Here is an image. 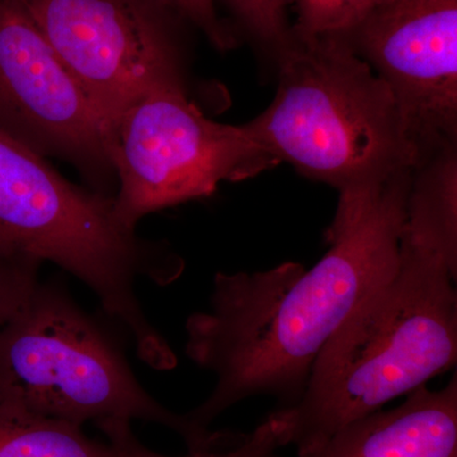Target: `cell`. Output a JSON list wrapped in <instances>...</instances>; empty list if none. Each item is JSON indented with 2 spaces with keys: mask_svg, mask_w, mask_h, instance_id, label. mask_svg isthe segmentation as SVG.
Segmentation results:
<instances>
[{
  "mask_svg": "<svg viewBox=\"0 0 457 457\" xmlns=\"http://www.w3.org/2000/svg\"><path fill=\"white\" fill-rule=\"evenodd\" d=\"M345 37L392 92L418 165L457 145V0H389Z\"/></svg>",
  "mask_w": 457,
  "mask_h": 457,
  "instance_id": "cell-9",
  "label": "cell"
},
{
  "mask_svg": "<svg viewBox=\"0 0 457 457\" xmlns=\"http://www.w3.org/2000/svg\"><path fill=\"white\" fill-rule=\"evenodd\" d=\"M0 251L50 262L79 279L107 315L130 333L150 368L177 366L170 343L149 320L137 285L173 284L185 263L163 242L122 225L111 195L74 185L45 156L0 130Z\"/></svg>",
  "mask_w": 457,
  "mask_h": 457,
  "instance_id": "cell-3",
  "label": "cell"
},
{
  "mask_svg": "<svg viewBox=\"0 0 457 457\" xmlns=\"http://www.w3.org/2000/svg\"><path fill=\"white\" fill-rule=\"evenodd\" d=\"M0 130L75 165L106 194V123L21 0H0Z\"/></svg>",
  "mask_w": 457,
  "mask_h": 457,
  "instance_id": "cell-8",
  "label": "cell"
},
{
  "mask_svg": "<svg viewBox=\"0 0 457 457\" xmlns=\"http://www.w3.org/2000/svg\"><path fill=\"white\" fill-rule=\"evenodd\" d=\"M0 457H117L83 427L0 403Z\"/></svg>",
  "mask_w": 457,
  "mask_h": 457,
  "instance_id": "cell-12",
  "label": "cell"
},
{
  "mask_svg": "<svg viewBox=\"0 0 457 457\" xmlns=\"http://www.w3.org/2000/svg\"><path fill=\"white\" fill-rule=\"evenodd\" d=\"M119 189L114 213L137 228L141 219L212 196L222 182L252 179L276 162L245 125L213 122L187 97L185 83L147 93L110 131Z\"/></svg>",
  "mask_w": 457,
  "mask_h": 457,
  "instance_id": "cell-6",
  "label": "cell"
},
{
  "mask_svg": "<svg viewBox=\"0 0 457 457\" xmlns=\"http://www.w3.org/2000/svg\"><path fill=\"white\" fill-rule=\"evenodd\" d=\"M41 262L0 251V333L29 302L40 282Z\"/></svg>",
  "mask_w": 457,
  "mask_h": 457,
  "instance_id": "cell-15",
  "label": "cell"
},
{
  "mask_svg": "<svg viewBox=\"0 0 457 457\" xmlns=\"http://www.w3.org/2000/svg\"><path fill=\"white\" fill-rule=\"evenodd\" d=\"M164 7L179 11L206 35L213 46L228 50L234 46V37L221 22L216 11V0H158Z\"/></svg>",
  "mask_w": 457,
  "mask_h": 457,
  "instance_id": "cell-17",
  "label": "cell"
},
{
  "mask_svg": "<svg viewBox=\"0 0 457 457\" xmlns=\"http://www.w3.org/2000/svg\"><path fill=\"white\" fill-rule=\"evenodd\" d=\"M0 403L83 427L107 420L167 427L189 453L222 449L239 435L204 431L146 392L121 345L56 281L38 282L0 333Z\"/></svg>",
  "mask_w": 457,
  "mask_h": 457,
  "instance_id": "cell-5",
  "label": "cell"
},
{
  "mask_svg": "<svg viewBox=\"0 0 457 457\" xmlns=\"http://www.w3.org/2000/svg\"><path fill=\"white\" fill-rule=\"evenodd\" d=\"M246 29L278 53L288 41L287 0H228Z\"/></svg>",
  "mask_w": 457,
  "mask_h": 457,
  "instance_id": "cell-16",
  "label": "cell"
},
{
  "mask_svg": "<svg viewBox=\"0 0 457 457\" xmlns=\"http://www.w3.org/2000/svg\"><path fill=\"white\" fill-rule=\"evenodd\" d=\"M403 239L440 258L457 275V147L411 171Z\"/></svg>",
  "mask_w": 457,
  "mask_h": 457,
  "instance_id": "cell-11",
  "label": "cell"
},
{
  "mask_svg": "<svg viewBox=\"0 0 457 457\" xmlns=\"http://www.w3.org/2000/svg\"><path fill=\"white\" fill-rule=\"evenodd\" d=\"M456 278L402 237L392 278L324 345L300 402L276 409L285 446L312 457L343 427L455 368Z\"/></svg>",
  "mask_w": 457,
  "mask_h": 457,
  "instance_id": "cell-2",
  "label": "cell"
},
{
  "mask_svg": "<svg viewBox=\"0 0 457 457\" xmlns=\"http://www.w3.org/2000/svg\"><path fill=\"white\" fill-rule=\"evenodd\" d=\"M106 436L117 457H173L161 455L147 449L134 435L131 422L123 420H107L96 423ZM284 446L282 423L273 411L253 432L245 435L237 444L222 449L195 451L177 457H281L278 451Z\"/></svg>",
  "mask_w": 457,
  "mask_h": 457,
  "instance_id": "cell-13",
  "label": "cell"
},
{
  "mask_svg": "<svg viewBox=\"0 0 457 457\" xmlns=\"http://www.w3.org/2000/svg\"><path fill=\"white\" fill-rule=\"evenodd\" d=\"M312 457H457V378L343 427Z\"/></svg>",
  "mask_w": 457,
  "mask_h": 457,
  "instance_id": "cell-10",
  "label": "cell"
},
{
  "mask_svg": "<svg viewBox=\"0 0 457 457\" xmlns=\"http://www.w3.org/2000/svg\"><path fill=\"white\" fill-rule=\"evenodd\" d=\"M110 131L139 99L183 83L158 0H21Z\"/></svg>",
  "mask_w": 457,
  "mask_h": 457,
  "instance_id": "cell-7",
  "label": "cell"
},
{
  "mask_svg": "<svg viewBox=\"0 0 457 457\" xmlns=\"http://www.w3.org/2000/svg\"><path fill=\"white\" fill-rule=\"evenodd\" d=\"M389 0H287L295 12L291 32L300 37L347 36Z\"/></svg>",
  "mask_w": 457,
  "mask_h": 457,
  "instance_id": "cell-14",
  "label": "cell"
},
{
  "mask_svg": "<svg viewBox=\"0 0 457 457\" xmlns=\"http://www.w3.org/2000/svg\"><path fill=\"white\" fill-rule=\"evenodd\" d=\"M411 171L339 191L329 249L311 270L286 262L216 273L209 309L186 320V354L216 380L188 411L192 425L209 431L253 396H272L278 409L300 402L324 345L398 267Z\"/></svg>",
  "mask_w": 457,
  "mask_h": 457,
  "instance_id": "cell-1",
  "label": "cell"
},
{
  "mask_svg": "<svg viewBox=\"0 0 457 457\" xmlns=\"http://www.w3.org/2000/svg\"><path fill=\"white\" fill-rule=\"evenodd\" d=\"M276 55L275 98L245 123L276 163L338 191L417 167L392 92L347 38L291 32Z\"/></svg>",
  "mask_w": 457,
  "mask_h": 457,
  "instance_id": "cell-4",
  "label": "cell"
}]
</instances>
